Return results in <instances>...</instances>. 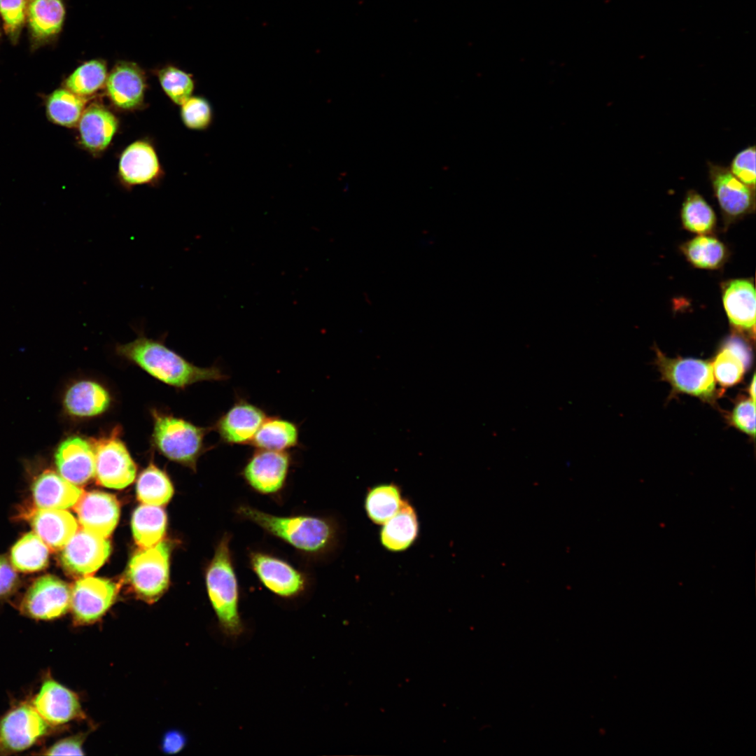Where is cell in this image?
Wrapping results in <instances>:
<instances>
[{
    "label": "cell",
    "instance_id": "6da1fadb",
    "mask_svg": "<svg viewBox=\"0 0 756 756\" xmlns=\"http://www.w3.org/2000/svg\"><path fill=\"white\" fill-rule=\"evenodd\" d=\"M236 513L305 554H328L340 545V526L330 517L307 514L278 516L244 504L236 508Z\"/></svg>",
    "mask_w": 756,
    "mask_h": 756
},
{
    "label": "cell",
    "instance_id": "7a4b0ae2",
    "mask_svg": "<svg viewBox=\"0 0 756 756\" xmlns=\"http://www.w3.org/2000/svg\"><path fill=\"white\" fill-rule=\"evenodd\" d=\"M116 353L139 365L157 379L172 386L185 388L204 381H224L229 378L217 365L201 368L190 363L163 342L146 337L143 330L126 344H118Z\"/></svg>",
    "mask_w": 756,
    "mask_h": 756
},
{
    "label": "cell",
    "instance_id": "3957f363",
    "mask_svg": "<svg viewBox=\"0 0 756 756\" xmlns=\"http://www.w3.org/2000/svg\"><path fill=\"white\" fill-rule=\"evenodd\" d=\"M231 537L220 539L206 571L207 594L219 625L228 636L241 634L244 626L239 612V586L230 547Z\"/></svg>",
    "mask_w": 756,
    "mask_h": 756
},
{
    "label": "cell",
    "instance_id": "277c9868",
    "mask_svg": "<svg viewBox=\"0 0 756 756\" xmlns=\"http://www.w3.org/2000/svg\"><path fill=\"white\" fill-rule=\"evenodd\" d=\"M152 416L153 439L157 449L169 459L195 470L197 459L206 450L204 440L211 428L154 410Z\"/></svg>",
    "mask_w": 756,
    "mask_h": 756
},
{
    "label": "cell",
    "instance_id": "5b68a950",
    "mask_svg": "<svg viewBox=\"0 0 756 756\" xmlns=\"http://www.w3.org/2000/svg\"><path fill=\"white\" fill-rule=\"evenodd\" d=\"M655 363L662 379L672 387L673 393H685L713 404L718 392L711 361L691 358H668L655 349Z\"/></svg>",
    "mask_w": 756,
    "mask_h": 756
},
{
    "label": "cell",
    "instance_id": "8992f818",
    "mask_svg": "<svg viewBox=\"0 0 756 756\" xmlns=\"http://www.w3.org/2000/svg\"><path fill=\"white\" fill-rule=\"evenodd\" d=\"M169 544L161 540L138 551L131 558L126 577L140 598L153 602L164 592L169 584Z\"/></svg>",
    "mask_w": 756,
    "mask_h": 756
},
{
    "label": "cell",
    "instance_id": "52a82bcc",
    "mask_svg": "<svg viewBox=\"0 0 756 756\" xmlns=\"http://www.w3.org/2000/svg\"><path fill=\"white\" fill-rule=\"evenodd\" d=\"M120 431L117 426L106 435L90 438L95 455L97 481L115 489L130 485L136 472V465L120 438Z\"/></svg>",
    "mask_w": 756,
    "mask_h": 756
},
{
    "label": "cell",
    "instance_id": "ba28073f",
    "mask_svg": "<svg viewBox=\"0 0 756 756\" xmlns=\"http://www.w3.org/2000/svg\"><path fill=\"white\" fill-rule=\"evenodd\" d=\"M48 727L31 704L13 707L0 720V755L29 748L47 734Z\"/></svg>",
    "mask_w": 756,
    "mask_h": 756
},
{
    "label": "cell",
    "instance_id": "9c48e42d",
    "mask_svg": "<svg viewBox=\"0 0 756 756\" xmlns=\"http://www.w3.org/2000/svg\"><path fill=\"white\" fill-rule=\"evenodd\" d=\"M292 460L288 451L255 449L243 466L241 475L255 491L275 494L286 484Z\"/></svg>",
    "mask_w": 756,
    "mask_h": 756
},
{
    "label": "cell",
    "instance_id": "30bf717a",
    "mask_svg": "<svg viewBox=\"0 0 756 756\" xmlns=\"http://www.w3.org/2000/svg\"><path fill=\"white\" fill-rule=\"evenodd\" d=\"M59 560L64 570L74 577L93 574L106 561L111 551L109 541L81 528L62 549Z\"/></svg>",
    "mask_w": 756,
    "mask_h": 756
},
{
    "label": "cell",
    "instance_id": "8fae6325",
    "mask_svg": "<svg viewBox=\"0 0 756 756\" xmlns=\"http://www.w3.org/2000/svg\"><path fill=\"white\" fill-rule=\"evenodd\" d=\"M71 590L60 579L45 575L29 587L20 604L22 612L37 620H52L64 615L71 607Z\"/></svg>",
    "mask_w": 756,
    "mask_h": 756
},
{
    "label": "cell",
    "instance_id": "7c38bea8",
    "mask_svg": "<svg viewBox=\"0 0 756 756\" xmlns=\"http://www.w3.org/2000/svg\"><path fill=\"white\" fill-rule=\"evenodd\" d=\"M249 563L260 582L279 596L294 597L307 587L306 575L288 561L274 555L252 551L249 554Z\"/></svg>",
    "mask_w": 756,
    "mask_h": 756
},
{
    "label": "cell",
    "instance_id": "4fadbf2b",
    "mask_svg": "<svg viewBox=\"0 0 756 756\" xmlns=\"http://www.w3.org/2000/svg\"><path fill=\"white\" fill-rule=\"evenodd\" d=\"M118 589L117 584L108 579L87 576L78 580L71 597L74 622L88 624L101 618L113 604Z\"/></svg>",
    "mask_w": 756,
    "mask_h": 756
},
{
    "label": "cell",
    "instance_id": "5bb4252c",
    "mask_svg": "<svg viewBox=\"0 0 756 756\" xmlns=\"http://www.w3.org/2000/svg\"><path fill=\"white\" fill-rule=\"evenodd\" d=\"M707 168L714 196L725 216L738 218L754 210L755 190L735 177L728 167L708 161Z\"/></svg>",
    "mask_w": 756,
    "mask_h": 756
},
{
    "label": "cell",
    "instance_id": "9a60e30c",
    "mask_svg": "<svg viewBox=\"0 0 756 756\" xmlns=\"http://www.w3.org/2000/svg\"><path fill=\"white\" fill-rule=\"evenodd\" d=\"M267 417L261 407L237 397L233 405L219 416L212 428L218 433L220 441L223 444H250Z\"/></svg>",
    "mask_w": 756,
    "mask_h": 756
},
{
    "label": "cell",
    "instance_id": "2e32d148",
    "mask_svg": "<svg viewBox=\"0 0 756 756\" xmlns=\"http://www.w3.org/2000/svg\"><path fill=\"white\" fill-rule=\"evenodd\" d=\"M31 704L49 726L83 718L77 694L52 678L43 682Z\"/></svg>",
    "mask_w": 756,
    "mask_h": 756
},
{
    "label": "cell",
    "instance_id": "e0dca14e",
    "mask_svg": "<svg viewBox=\"0 0 756 756\" xmlns=\"http://www.w3.org/2000/svg\"><path fill=\"white\" fill-rule=\"evenodd\" d=\"M106 92L111 102L122 110L139 108L144 99L146 78L135 62H118L108 74Z\"/></svg>",
    "mask_w": 756,
    "mask_h": 756
},
{
    "label": "cell",
    "instance_id": "ac0fdd59",
    "mask_svg": "<svg viewBox=\"0 0 756 756\" xmlns=\"http://www.w3.org/2000/svg\"><path fill=\"white\" fill-rule=\"evenodd\" d=\"M73 507L82 528L104 538L112 533L119 519L116 498L105 492L83 493Z\"/></svg>",
    "mask_w": 756,
    "mask_h": 756
},
{
    "label": "cell",
    "instance_id": "d6986e66",
    "mask_svg": "<svg viewBox=\"0 0 756 756\" xmlns=\"http://www.w3.org/2000/svg\"><path fill=\"white\" fill-rule=\"evenodd\" d=\"M55 458L59 475L75 485L85 484L95 476V455L90 439L66 438L58 446Z\"/></svg>",
    "mask_w": 756,
    "mask_h": 756
},
{
    "label": "cell",
    "instance_id": "ffe728a7",
    "mask_svg": "<svg viewBox=\"0 0 756 756\" xmlns=\"http://www.w3.org/2000/svg\"><path fill=\"white\" fill-rule=\"evenodd\" d=\"M160 173L157 153L147 141L139 140L131 144L120 155L118 175L122 184L127 187L152 183Z\"/></svg>",
    "mask_w": 756,
    "mask_h": 756
},
{
    "label": "cell",
    "instance_id": "44dd1931",
    "mask_svg": "<svg viewBox=\"0 0 756 756\" xmlns=\"http://www.w3.org/2000/svg\"><path fill=\"white\" fill-rule=\"evenodd\" d=\"M117 117L104 106L92 103L85 107L78 123L81 145L92 153L105 150L118 129Z\"/></svg>",
    "mask_w": 756,
    "mask_h": 756
},
{
    "label": "cell",
    "instance_id": "7402d4cb",
    "mask_svg": "<svg viewBox=\"0 0 756 756\" xmlns=\"http://www.w3.org/2000/svg\"><path fill=\"white\" fill-rule=\"evenodd\" d=\"M29 520L35 533L53 551L62 549L78 528L72 514L63 510L37 508Z\"/></svg>",
    "mask_w": 756,
    "mask_h": 756
},
{
    "label": "cell",
    "instance_id": "603a6c76",
    "mask_svg": "<svg viewBox=\"0 0 756 756\" xmlns=\"http://www.w3.org/2000/svg\"><path fill=\"white\" fill-rule=\"evenodd\" d=\"M722 300L731 324L754 335L756 300L752 283L746 279L730 281L724 288Z\"/></svg>",
    "mask_w": 756,
    "mask_h": 756
},
{
    "label": "cell",
    "instance_id": "cb8c5ba5",
    "mask_svg": "<svg viewBox=\"0 0 756 756\" xmlns=\"http://www.w3.org/2000/svg\"><path fill=\"white\" fill-rule=\"evenodd\" d=\"M81 489L52 470L34 481L32 493L38 508L63 510L73 507L83 494Z\"/></svg>",
    "mask_w": 756,
    "mask_h": 756
},
{
    "label": "cell",
    "instance_id": "d4e9b609",
    "mask_svg": "<svg viewBox=\"0 0 756 756\" xmlns=\"http://www.w3.org/2000/svg\"><path fill=\"white\" fill-rule=\"evenodd\" d=\"M419 533L417 513L410 501L404 499L397 512L382 524L379 539L386 550L400 552L415 542Z\"/></svg>",
    "mask_w": 756,
    "mask_h": 756
},
{
    "label": "cell",
    "instance_id": "484cf974",
    "mask_svg": "<svg viewBox=\"0 0 756 756\" xmlns=\"http://www.w3.org/2000/svg\"><path fill=\"white\" fill-rule=\"evenodd\" d=\"M26 15L34 46H38L59 33L65 8L62 0H27Z\"/></svg>",
    "mask_w": 756,
    "mask_h": 756
},
{
    "label": "cell",
    "instance_id": "4316f807",
    "mask_svg": "<svg viewBox=\"0 0 756 756\" xmlns=\"http://www.w3.org/2000/svg\"><path fill=\"white\" fill-rule=\"evenodd\" d=\"M63 402L68 414L80 418L92 417L108 410L111 405V396L100 384L91 380H82L69 388Z\"/></svg>",
    "mask_w": 756,
    "mask_h": 756
},
{
    "label": "cell",
    "instance_id": "83f0119b",
    "mask_svg": "<svg viewBox=\"0 0 756 756\" xmlns=\"http://www.w3.org/2000/svg\"><path fill=\"white\" fill-rule=\"evenodd\" d=\"M750 351L739 339L726 342L711 361L715 380L722 387L739 383L749 366Z\"/></svg>",
    "mask_w": 756,
    "mask_h": 756
},
{
    "label": "cell",
    "instance_id": "f1b7e54d",
    "mask_svg": "<svg viewBox=\"0 0 756 756\" xmlns=\"http://www.w3.org/2000/svg\"><path fill=\"white\" fill-rule=\"evenodd\" d=\"M250 445L258 449L288 451L300 445L299 426L280 416H267Z\"/></svg>",
    "mask_w": 756,
    "mask_h": 756
},
{
    "label": "cell",
    "instance_id": "f546056e",
    "mask_svg": "<svg viewBox=\"0 0 756 756\" xmlns=\"http://www.w3.org/2000/svg\"><path fill=\"white\" fill-rule=\"evenodd\" d=\"M87 100L64 87L56 89L45 97L46 116L52 123L74 127L80 120Z\"/></svg>",
    "mask_w": 756,
    "mask_h": 756
},
{
    "label": "cell",
    "instance_id": "4dcf8cb0",
    "mask_svg": "<svg viewBox=\"0 0 756 756\" xmlns=\"http://www.w3.org/2000/svg\"><path fill=\"white\" fill-rule=\"evenodd\" d=\"M131 524L136 543L141 549H146L162 540L166 531L167 516L158 506L142 505L134 512Z\"/></svg>",
    "mask_w": 756,
    "mask_h": 756
},
{
    "label": "cell",
    "instance_id": "1f68e13d",
    "mask_svg": "<svg viewBox=\"0 0 756 756\" xmlns=\"http://www.w3.org/2000/svg\"><path fill=\"white\" fill-rule=\"evenodd\" d=\"M403 500L401 489L397 484H378L368 489L364 500L365 511L371 522L382 525L397 512Z\"/></svg>",
    "mask_w": 756,
    "mask_h": 756
},
{
    "label": "cell",
    "instance_id": "d6a6232c",
    "mask_svg": "<svg viewBox=\"0 0 756 756\" xmlns=\"http://www.w3.org/2000/svg\"><path fill=\"white\" fill-rule=\"evenodd\" d=\"M108 74L104 60L91 59L83 62L69 75L63 87L88 99L105 86Z\"/></svg>",
    "mask_w": 756,
    "mask_h": 756
},
{
    "label": "cell",
    "instance_id": "836d02e7",
    "mask_svg": "<svg viewBox=\"0 0 756 756\" xmlns=\"http://www.w3.org/2000/svg\"><path fill=\"white\" fill-rule=\"evenodd\" d=\"M680 217L687 230L699 234L710 232L716 223L713 209L694 189L686 192L682 203Z\"/></svg>",
    "mask_w": 756,
    "mask_h": 756
},
{
    "label": "cell",
    "instance_id": "e575fe53",
    "mask_svg": "<svg viewBox=\"0 0 756 756\" xmlns=\"http://www.w3.org/2000/svg\"><path fill=\"white\" fill-rule=\"evenodd\" d=\"M48 546L34 533L22 536L13 547L10 553L13 566L22 572H36L43 569L48 562Z\"/></svg>",
    "mask_w": 756,
    "mask_h": 756
},
{
    "label": "cell",
    "instance_id": "d590c367",
    "mask_svg": "<svg viewBox=\"0 0 756 756\" xmlns=\"http://www.w3.org/2000/svg\"><path fill=\"white\" fill-rule=\"evenodd\" d=\"M136 490L137 498L141 503L155 506L168 503L174 493L167 475L153 463L140 474Z\"/></svg>",
    "mask_w": 756,
    "mask_h": 756
},
{
    "label": "cell",
    "instance_id": "8d00e7d4",
    "mask_svg": "<svg viewBox=\"0 0 756 756\" xmlns=\"http://www.w3.org/2000/svg\"><path fill=\"white\" fill-rule=\"evenodd\" d=\"M682 251L693 265L701 269H716L724 262L727 251L718 239L701 234L685 243Z\"/></svg>",
    "mask_w": 756,
    "mask_h": 756
},
{
    "label": "cell",
    "instance_id": "74e56055",
    "mask_svg": "<svg viewBox=\"0 0 756 756\" xmlns=\"http://www.w3.org/2000/svg\"><path fill=\"white\" fill-rule=\"evenodd\" d=\"M157 76L162 90L175 104L182 105L191 97L194 80L190 74L176 66L167 65L158 70Z\"/></svg>",
    "mask_w": 756,
    "mask_h": 756
},
{
    "label": "cell",
    "instance_id": "f35d334b",
    "mask_svg": "<svg viewBox=\"0 0 756 756\" xmlns=\"http://www.w3.org/2000/svg\"><path fill=\"white\" fill-rule=\"evenodd\" d=\"M181 115L185 125L192 130L206 129L211 122L212 110L202 97H190L182 105Z\"/></svg>",
    "mask_w": 756,
    "mask_h": 756
},
{
    "label": "cell",
    "instance_id": "ab89813d",
    "mask_svg": "<svg viewBox=\"0 0 756 756\" xmlns=\"http://www.w3.org/2000/svg\"><path fill=\"white\" fill-rule=\"evenodd\" d=\"M27 0H0V14L6 34L15 42L24 23Z\"/></svg>",
    "mask_w": 756,
    "mask_h": 756
},
{
    "label": "cell",
    "instance_id": "60d3db41",
    "mask_svg": "<svg viewBox=\"0 0 756 756\" xmlns=\"http://www.w3.org/2000/svg\"><path fill=\"white\" fill-rule=\"evenodd\" d=\"M755 145H750L738 151L728 167L732 174L743 183L755 190Z\"/></svg>",
    "mask_w": 756,
    "mask_h": 756
},
{
    "label": "cell",
    "instance_id": "b9f144b4",
    "mask_svg": "<svg viewBox=\"0 0 756 756\" xmlns=\"http://www.w3.org/2000/svg\"><path fill=\"white\" fill-rule=\"evenodd\" d=\"M755 402L750 397L741 398L728 415L732 426L752 438L755 435Z\"/></svg>",
    "mask_w": 756,
    "mask_h": 756
},
{
    "label": "cell",
    "instance_id": "7bdbcfd3",
    "mask_svg": "<svg viewBox=\"0 0 756 756\" xmlns=\"http://www.w3.org/2000/svg\"><path fill=\"white\" fill-rule=\"evenodd\" d=\"M84 736L76 735L58 741L43 751L46 755H83Z\"/></svg>",
    "mask_w": 756,
    "mask_h": 756
},
{
    "label": "cell",
    "instance_id": "ee69618b",
    "mask_svg": "<svg viewBox=\"0 0 756 756\" xmlns=\"http://www.w3.org/2000/svg\"><path fill=\"white\" fill-rule=\"evenodd\" d=\"M18 576L13 568L4 557H0V598L10 595L17 585Z\"/></svg>",
    "mask_w": 756,
    "mask_h": 756
},
{
    "label": "cell",
    "instance_id": "f6af8a7d",
    "mask_svg": "<svg viewBox=\"0 0 756 756\" xmlns=\"http://www.w3.org/2000/svg\"><path fill=\"white\" fill-rule=\"evenodd\" d=\"M186 744L185 736L178 731L167 732L162 740V750L168 754H174L183 748Z\"/></svg>",
    "mask_w": 756,
    "mask_h": 756
},
{
    "label": "cell",
    "instance_id": "bcb514c9",
    "mask_svg": "<svg viewBox=\"0 0 756 756\" xmlns=\"http://www.w3.org/2000/svg\"><path fill=\"white\" fill-rule=\"evenodd\" d=\"M748 393H749V395H750L749 397L753 401H755V374L753 375L752 379V381L750 382V384L749 386Z\"/></svg>",
    "mask_w": 756,
    "mask_h": 756
}]
</instances>
